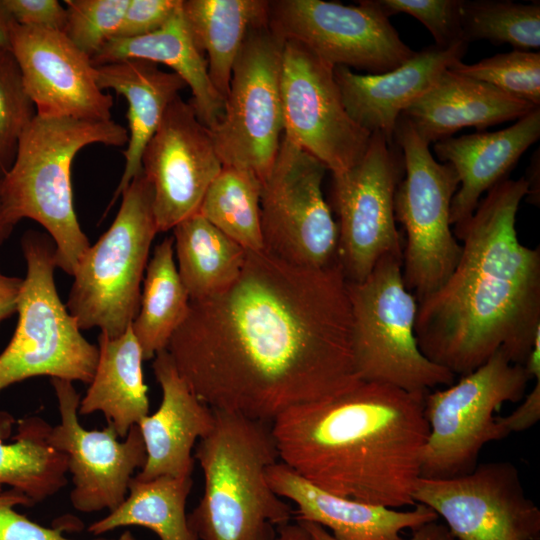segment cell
<instances>
[{
	"mask_svg": "<svg viewBox=\"0 0 540 540\" xmlns=\"http://www.w3.org/2000/svg\"><path fill=\"white\" fill-rule=\"evenodd\" d=\"M13 20L4 9L0 0V49L10 48V31Z\"/></svg>",
	"mask_w": 540,
	"mask_h": 540,
	"instance_id": "48",
	"label": "cell"
},
{
	"mask_svg": "<svg viewBox=\"0 0 540 540\" xmlns=\"http://www.w3.org/2000/svg\"><path fill=\"white\" fill-rule=\"evenodd\" d=\"M464 40H488L517 50L540 47V4L509 0H460Z\"/></svg>",
	"mask_w": 540,
	"mask_h": 540,
	"instance_id": "34",
	"label": "cell"
},
{
	"mask_svg": "<svg viewBox=\"0 0 540 540\" xmlns=\"http://www.w3.org/2000/svg\"><path fill=\"white\" fill-rule=\"evenodd\" d=\"M192 486V476L133 477L122 503L90 524L88 532L99 536L117 528L139 526L153 531L160 540H198L186 513Z\"/></svg>",
	"mask_w": 540,
	"mask_h": 540,
	"instance_id": "31",
	"label": "cell"
},
{
	"mask_svg": "<svg viewBox=\"0 0 540 540\" xmlns=\"http://www.w3.org/2000/svg\"><path fill=\"white\" fill-rule=\"evenodd\" d=\"M378 2L389 17L405 13L419 20L429 30L437 46L449 47L467 43L460 25V0H378Z\"/></svg>",
	"mask_w": 540,
	"mask_h": 540,
	"instance_id": "38",
	"label": "cell"
},
{
	"mask_svg": "<svg viewBox=\"0 0 540 540\" xmlns=\"http://www.w3.org/2000/svg\"><path fill=\"white\" fill-rule=\"evenodd\" d=\"M403 176L401 150L379 132L371 134L364 155L355 165L332 173L337 257L348 282L364 280L383 257L403 258L394 213L395 192Z\"/></svg>",
	"mask_w": 540,
	"mask_h": 540,
	"instance_id": "12",
	"label": "cell"
},
{
	"mask_svg": "<svg viewBox=\"0 0 540 540\" xmlns=\"http://www.w3.org/2000/svg\"><path fill=\"white\" fill-rule=\"evenodd\" d=\"M530 380L523 365L499 349L484 364L444 390L427 393L429 433L421 477L449 479L474 470L482 448L507 437L494 412L521 401Z\"/></svg>",
	"mask_w": 540,
	"mask_h": 540,
	"instance_id": "10",
	"label": "cell"
},
{
	"mask_svg": "<svg viewBox=\"0 0 540 540\" xmlns=\"http://www.w3.org/2000/svg\"><path fill=\"white\" fill-rule=\"evenodd\" d=\"M378 0L357 5L337 1H269L268 25L283 40L301 43L332 66L381 74L416 51L402 41Z\"/></svg>",
	"mask_w": 540,
	"mask_h": 540,
	"instance_id": "14",
	"label": "cell"
},
{
	"mask_svg": "<svg viewBox=\"0 0 540 540\" xmlns=\"http://www.w3.org/2000/svg\"><path fill=\"white\" fill-rule=\"evenodd\" d=\"M121 195L111 226L79 259L65 303L81 330L99 328L109 337L123 334L138 313L150 247L158 233L152 186L142 171Z\"/></svg>",
	"mask_w": 540,
	"mask_h": 540,
	"instance_id": "6",
	"label": "cell"
},
{
	"mask_svg": "<svg viewBox=\"0 0 540 540\" xmlns=\"http://www.w3.org/2000/svg\"><path fill=\"white\" fill-rule=\"evenodd\" d=\"M172 230L177 271L190 301L218 294L236 281L247 255L241 245L199 213Z\"/></svg>",
	"mask_w": 540,
	"mask_h": 540,
	"instance_id": "30",
	"label": "cell"
},
{
	"mask_svg": "<svg viewBox=\"0 0 540 540\" xmlns=\"http://www.w3.org/2000/svg\"><path fill=\"white\" fill-rule=\"evenodd\" d=\"M281 98L283 135L331 173L343 172L362 158L371 133L347 113L334 66L293 40L283 43Z\"/></svg>",
	"mask_w": 540,
	"mask_h": 540,
	"instance_id": "15",
	"label": "cell"
},
{
	"mask_svg": "<svg viewBox=\"0 0 540 540\" xmlns=\"http://www.w3.org/2000/svg\"><path fill=\"white\" fill-rule=\"evenodd\" d=\"M273 491L296 506V520L319 524L336 540H406L402 531L433 521L438 515L423 504L410 511L367 504L324 491L278 461L266 470Z\"/></svg>",
	"mask_w": 540,
	"mask_h": 540,
	"instance_id": "22",
	"label": "cell"
},
{
	"mask_svg": "<svg viewBox=\"0 0 540 540\" xmlns=\"http://www.w3.org/2000/svg\"><path fill=\"white\" fill-rule=\"evenodd\" d=\"M313 540H336L326 528L319 524L302 521ZM408 540H455L448 527L437 521L426 523L413 530Z\"/></svg>",
	"mask_w": 540,
	"mask_h": 540,
	"instance_id": "43",
	"label": "cell"
},
{
	"mask_svg": "<svg viewBox=\"0 0 540 540\" xmlns=\"http://www.w3.org/2000/svg\"><path fill=\"white\" fill-rule=\"evenodd\" d=\"M539 150H537L532 159L530 166L527 169V177H524L528 183V194L526 197H530V201L534 204L539 203V190L536 188V181L539 183Z\"/></svg>",
	"mask_w": 540,
	"mask_h": 540,
	"instance_id": "47",
	"label": "cell"
},
{
	"mask_svg": "<svg viewBox=\"0 0 540 540\" xmlns=\"http://www.w3.org/2000/svg\"><path fill=\"white\" fill-rule=\"evenodd\" d=\"M539 137L540 107L505 129L449 137L434 143L438 159L450 164L459 178L450 210L454 228L472 216L484 193L507 179Z\"/></svg>",
	"mask_w": 540,
	"mask_h": 540,
	"instance_id": "23",
	"label": "cell"
},
{
	"mask_svg": "<svg viewBox=\"0 0 540 540\" xmlns=\"http://www.w3.org/2000/svg\"><path fill=\"white\" fill-rule=\"evenodd\" d=\"M413 500L442 517L458 540H540V509L510 461L477 464L449 479L420 477Z\"/></svg>",
	"mask_w": 540,
	"mask_h": 540,
	"instance_id": "16",
	"label": "cell"
},
{
	"mask_svg": "<svg viewBox=\"0 0 540 540\" xmlns=\"http://www.w3.org/2000/svg\"><path fill=\"white\" fill-rule=\"evenodd\" d=\"M98 86L112 89L128 103V142L122 177L116 187L115 200L142 171L145 146L159 127L170 103L179 96L186 83L174 72H166L159 64L143 59H126L94 66Z\"/></svg>",
	"mask_w": 540,
	"mask_h": 540,
	"instance_id": "25",
	"label": "cell"
},
{
	"mask_svg": "<svg viewBox=\"0 0 540 540\" xmlns=\"http://www.w3.org/2000/svg\"><path fill=\"white\" fill-rule=\"evenodd\" d=\"M35 116L10 48L0 49V178L11 168L20 138Z\"/></svg>",
	"mask_w": 540,
	"mask_h": 540,
	"instance_id": "36",
	"label": "cell"
},
{
	"mask_svg": "<svg viewBox=\"0 0 540 540\" xmlns=\"http://www.w3.org/2000/svg\"><path fill=\"white\" fill-rule=\"evenodd\" d=\"M10 50L37 115L111 120L112 95L98 86L91 58L63 32L21 26L13 21Z\"/></svg>",
	"mask_w": 540,
	"mask_h": 540,
	"instance_id": "19",
	"label": "cell"
},
{
	"mask_svg": "<svg viewBox=\"0 0 540 540\" xmlns=\"http://www.w3.org/2000/svg\"><path fill=\"white\" fill-rule=\"evenodd\" d=\"M182 0H129L115 38H136L159 30Z\"/></svg>",
	"mask_w": 540,
	"mask_h": 540,
	"instance_id": "40",
	"label": "cell"
},
{
	"mask_svg": "<svg viewBox=\"0 0 540 540\" xmlns=\"http://www.w3.org/2000/svg\"><path fill=\"white\" fill-rule=\"evenodd\" d=\"M21 249L26 275L17 300V326L0 354V392L38 376L89 384L98 347L82 335L58 295L53 240L48 234L28 230L21 238Z\"/></svg>",
	"mask_w": 540,
	"mask_h": 540,
	"instance_id": "7",
	"label": "cell"
},
{
	"mask_svg": "<svg viewBox=\"0 0 540 540\" xmlns=\"http://www.w3.org/2000/svg\"><path fill=\"white\" fill-rule=\"evenodd\" d=\"M142 172L153 190L158 233L198 213L223 164L209 128L180 95L168 106L142 154Z\"/></svg>",
	"mask_w": 540,
	"mask_h": 540,
	"instance_id": "18",
	"label": "cell"
},
{
	"mask_svg": "<svg viewBox=\"0 0 540 540\" xmlns=\"http://www.w3.org/2000/svg\"><path fill=\"white\" fill-rule=\"evenodd\" d=\"M540 419V380L526 395L520 405L509 415L498 417L499 424L507 436L513 432H521L534 426Z\"/></svg>",
	"mask_w": 540,
	"mask_h": 540,
	"instance_id": "42",
	"label": "cell"
},
{
	"mask_svg": "<svg viewBox=\"0 0 540 540\" xmlns=\"http://www.w3.org/2000/svg\"><path fill=\"white\" fill-rule=\"evenodd\" d=\"M449 70L540 107V52L513 50L474 64L459 61Z\"/></svg>",
	"mask_w": 540,
	"mask_h": 540,
	"instance_id": "35",
	"label": "cell"
},
{
	"mask_svg": "<svg viewBox=\"0 0 540 540\" xmlns=\"http://www.w3.org/2000/svg\"><path fill=\"white\" fill-rule=\"evenodd\" d=\"M128 3L129 0H66L63 33L92 59L116 37Z\"/></svg>",
	"mask_w": 540,
	"mask_h": 540,
	"instance_id": "37",
	"label": "cell"
},
{
	"mask_svg": "<svg viewBox=\"0 0 540 540\" xmlns=\"http://www.w3.org/2000/svg\"><path fill=\"white\" fill-rule=\"evenodd\" d=\"M273 540H313L305 526L299 520L287 523L277 529Z\"/></svg>",
	"mask_w": 540,
	"mask_h": 540,
	"instance_id": "45",
	"label": "cell"
},
{
	"mask_svg": "<svg viewBox=\"0 0 540 540\" xmlns=\"http://www.w3.org/2000/svg\"><path fill=\"white\" fill-rule=\"evenodd\" d=\"M393 141L404 160V176L394 197L395 219L406 233L402 274L420 303L446 282L462 254L450 223L459 178L450 164L432 156L430 145L402 115Z\"/></svg>",
	"mask_w": 540,
	"mask_h": 540,
	"instance_id": "9",
	"label": "cell"
},
{
	"mask_svg": "<svg viewBox=\"0 0 540 540\" xmlns=\"http://www.w3.org/2000/svg\"><path fill=\"white\" fill-rule=\"evenodd\" d=\"M213 411V427L193 454L204 484L189 527L198 540H273L294 510L266 478L280 461L272 423Z\"/></svg>",
	"mask_w": 540,
	"mask_h": 540,
	"instance_id": "4",
	"label": "cell"
},
{
	"mask_svg": "<svg viewBox=\"0 0 540 540\" xmlns=\"http://www.w3.org/2000/svg\"><path fill=\"white\" fill-rule=\"evenodd\" d=\"M18 505L34 504L25 494L16 489L9 488L0 493V540H74L63 535V526L45 527L18 513L15 510Z\"/></svg>",
	"mask_w": 540,
	"mask_h": 540,
	"instance_id": "39",
	"label": "cell"
},
{
	"mask_svg": "<svg viewBox=\"0 0 540 540\" xmlns=\"http://www.w3.org/2000/svg\"><path fill=\"white\" fill-rule=\"evenodd\" d=\"M326 167L282 136L261 184L264 250L294 265L326 268L338 262V228L322 182Z\"/></svg>",
	"mask_w": 540,
	"mask_h": 540,
	"instance_id": "13",
	"label": "cell"
},
{
	"mask_svg": "<svg viewBox=\"0 0 540 540\" xmlns=\"http://www.w3.org/2000/svg\"><path fill=\"white\" fill-rule=\"evenodd\" d=\"M98 360L78 414L101 412L120 438L149 414L142 349L130 327L117 336H98Z\"/></svg>",
	"mask_w": 540,
	"mask_h": 540,
	"instance_id": "27",
	"label": "cell"
},
{
	"mask_svg": "<svg viewBox=\"0 0 540 540\" xmlns=\"http://www.w3.org/2000/svg\"><path fill=\"white\" fill-rule=\"evenodd\" d=\"M51 428L40 416L0 411V493L9 486L36 504L66 486L67 458L50 445Z\"/></svg>",
	"mask_w": 540,
	"mask_h": 540,
	"instance_id": "28",
	"label": "cell"
},
{
	"mask_svg": "<svg viewBox=\"0 0 540 540\" xmlns=\"http://www.w3.org/2000/svg\"><path fill=\"white\" fill-rule=\"evenodd\" d=\"M143 59L169 66L192 92L199 121L209 129L222 119L225 100L213 86L205 56L196 46L180 8L159 30L136 38H114L92 59L93 66Z\"/></svg>",
	"mask_w": 540,
	"mask_h": 540,
	"instance_id": "26",
	"label": "cell"
},
{
	"mask_svg": "<svg viewBox=\"0 0 540 540\" xmlns=\"http://www.w3.org/2000/svg\"><path fill=\"white\" fill-rule=\"evenodd\" d=\"M524 177L491 188L454 228L462 254L446 282L418 303L415 334L426 358L466 375L499 349L524 365L540 330V248L523 245L516 216Z\"/></svg>",
	"mask_w": 540,
	"mask_h": 540,
	"instance_id": "2",
	"label": "cell"
},
{
	"mask_svg": "<svg viewBox=\"0 0 540 540\" xmlns=\"http://www.w3.org/2000/svg\"><path fill=\"white\" fill-rule=\"evenodd\" d=\"M261 181L251 171L223 166L208 187L198 213L246 251L264 250Z\"/></svg>",
	"mask_w": 540,
	"mask_h": 540,
	"instance_id": "33",
	"label": "cell"
},
{
	"mask_svg": "<svg viewBox=\"0 0 540 540\" xmlns=\"http://www.w3.org/2000/svg\"><path fill=\"white\" fill-rule=\"evenodd\" d=\"M268 7L266 0H182L187 27L224 100L246 36L253 26L268 20Z\"/></svg>",
	"mask_w": 540,
	"mask_h": 540,
	"instance_id": "29",
	"label": "cell"
},
{
	"mask_svg": "<svg viewBox=\"0 0 540 540\" xmlns=\"http://www.w3.org/2000/svg\"><path fill=\"white\" fill-rule=\"evenodd\" d=\"M127 142L128 130L113 120L36 114L20 138L11 168L0 178L8 220L14 226L24 218L38 222L55 244L57 267L71 276L90 246L73 206L72 161L87 145L121 147Z\"/></svg>",
	"mask_w": 540,
	"mask_h": 540,
	"instance_id": "5",
	"label": "cell"
},
{
	"mask_svg": "<svg viewBox=\"0 0 540 540\" xmlns=\"http://www.w3.org/2000/svg\"><path fill=\"white\" fill-rule=\"evenodd\" d=\"M59 423L52 426L49 443L67 458L73 488L70 502L83 513L114 510L128 494L133 474L146 462V449L138 425L124 438L107 424L85 429L79 422L80 394L73 382L52 378Z\"/></svg>",
	"mask_w": 540,
	"mask_h": 540,
	"instance_id": "17",
	"label": "cell"
},
{
	"mask_svg": "<svg viewBox=\"0 0 540 540\" xmlns=\"http://www.w3.org/2000/svg\"><path fill=\"white\" fill-rule=\"evenodd\" d=\"M189 306V295L177 271L173 237L168 236L155 246L148 261L139 310L131 324L144 360L167 349Z\"/></svg>",
	"mask_w": 540,
	"mask_h": 540,
	"instance_id": "32",
	"label": "cell"
},
{
	"mask_svg": "<svg viewBox=\"0 0 540 540\" xmlns=\"http://www.w3.org/2000/svg\"><path fill=\"white\" fill-rule=\"evenodd\" d=\"M283 43L268 20L249 30L233 66L223 117L210 129L223 166L249 170L261 184L273 166L284 132Z\"/></svg>",
	"mask_w": 540,
	"mask_h": 540,
	"instance_id": "11",
	"label": "cell"
},
{
	"mask_svg": "<svg viewBox=\"0 0 540 540\" xmlns=\"http://www.w3.org/2000/svg\"><path fill=\"white\" fill-rule=\"evenodd\" d=\"M166 350L210 408L270 423L361 381L339 263L302 267L266 250L247 251L227 289L190 301Z\"/></svg>",
	"mask_w": 540,
	"mask_h": 540,
	"instance_id": "1",
	"label": "cell"
},
{
	"mask_svg": "<svg viewBox=\"0 0 540 540\" xmlns=\"http://www.w3.org/2000/svg\"><path fill=\"white\" fill-rule=\"evenodd\" d=\"M536 108L490 84L447 69L401 115L430 145L453 137L463 128L483 132L490 126L518 120Z\"/></svg>",
	"mask_w": 540,
	"mask_h": 540,
	"instance_id": "24",
	"label": "cell"
},
{
	"mask_svg": "<svg viewBox=\"0 0 540 540\" xmlns=\"http://www.w3.org/2000/svg\"><path fill=\"white\" fill-rule=\"evenodd\" d=\"M1 3L18 25L64 31L67 11L57 0H1Z\"/></svg>",
	"mask_w": 540,
	"mask_h": 540,
	"instance_id": "41",
	"label": "cell"
},
{
	"mask_svg": "<svg viewBox=\"0 0 540 540\" xmlns=\"http://www.w3.org/2000/svg\"><path fill=\"white\" fill-rule=\"evenodd\" d=\"M153 372L162 391L160 406L137 424L146 449V462L134 477H191L192 453L199 439L212 429L214 411L181 377L165 349L153 358Z\"/></svg>",
	"mask_w": 540,
	"mask_h": 540,
	"instance_id": "21",
	"label": "cell"
},
{
	"mask_svg": "<svg viewBox=\"0 0 540 540\" xmlns=\"http://www.w3.org/2000/svg\"><path fill=\"white\" fill-rule=\"evenodd\" d=\"M426 394L361 380L292 407L272 422L279 459L331 494L393 509L415 505L429 433Z\"/></svg>",
	"mask_w": 540,
	"mask_h": 540,
	"instance_id": "3",
	"label": "cell"
},
{
	"mask_svg": "<svg viewBox=\"0 0 540 540\" xmlns=\"http://www.w3.org/2000/svg\"><path fill=\"white\" fill-rule=\"evenodd\" d=\"M117 540H138V539L135 538L134 535L129 530H126L118 537Z\"/></svg>",
	"mask_w": 540,
	"mask_h": 540,
	"instance_id": "50",
	"label": "cell"
},
{
	"mask_svg": "<svg viewBox=\"0 0 540 540\" xmlns=\"http://www.w3.org/2000/svg\"><path fill=\"white\" fill-rule=\"evenodd\" d=\"M403 258L386 256L360 282H348L352 348L357 375L408 392L451 385L455 375L421 352L415 324L418 302L406 288Z\"/></svg>",
	"mask_w": 540,
	"mask_h": 540,
	"instance_id": "8",
	"label": "cell"
},
{
	"mask_svg": "<svg viewBox=\"0 0 540 540\" xmlns=\"http://www.w3.org/2000/svg\"><path fill=\"white\" fill-rule=\"evenodd\" d=\"M523 367L530 379L540 380V330L534 337Z\"/></svg>",
	"mask_w": 540,
	"mask_h": 540,
	"instance_id": "46",
	"label": "cell"
},
{
	"mask_svg": "<svg viewBox=\"0 0 540 540\" xmlns=\"http://www.w3.org/2000/svg\"><path fill=\"white\" fill-rule=\"evenodd\" d=\"M23 278L5 275L0 270V323L17 311Z\"/></svg>",
	"mask_w": 540,
	"mask_h": 540,
	"instance_id": "44",
	"label": "cell"
},
{
	"mask_svg": "<svg viewBox=\"0 0 540 540\" xmlns=\"http://www.w3.org/2000/svg\"><path fill=\"white\" fill-rule=\"evenodd\" d=\"M467 43L449 47L431 45L405 63L381 74H358L343 66L334 67V77L349 116L369 133L379 132L393 141L401 114L422 97L441 75L462 61Z\"/></svg>",
	"mask_w": 540,
	"mask_h": 540,
	"instance_id": "20",
	"label": "cell"
},
{
	"mask_svg": "<svg viewBox=\"0 0 540 540\" xmlns=\"http://www.w3.org/2000/svg\"><path fill=\"white\" fill-rule=\"evenodd\" d=\"M13 229L14 225L8 220L5 213L0 183V246L9 238Z\"/></svg>",
	"mask_w": 540,
	"mask_h": 540,
	"instance_id": "49",
	"label": "cell"
}]
</instances>
